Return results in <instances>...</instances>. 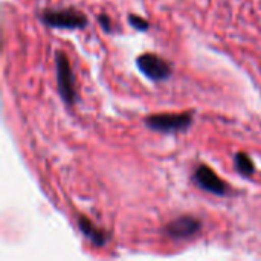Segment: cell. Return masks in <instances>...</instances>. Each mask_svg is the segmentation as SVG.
Returning <instances> with one entry per match:
<instances>
[{"mask_svg":"<svg viewBox=\"0 0 261 261\" xmlns=\"http://www.w3.org/2000/svg\"><path fill=\"white\" fill-rule=\"evenodd\" d=\"M194 182L205 191L216 194V196H226L229 194V185L217 176L214 170L206 165H199L194 173Z\"/></svg>","mask_w":261,"mask_h":261,"instance_id":"5","label":"cell"},{"mask_svg":"<svg viewBox=\"0 0 261 261\" xmlns=\"http://www.w3.org/2000/svg\"><path fill=\"white\" fill-rule=\"evenodd\" d=\"M40 20L49 28L58 29H83L87 26V17L73 9H46L40 14Z\"/></svg>","mask_w":261,"mask_h":261,"instance_id":"3","label":"cell"},{"mask_svg":"<svg viewBox=\"0 0 261 261\" xmlns=\"http://www.w3.org/2000/svg\"><path fill=\"white\" fill-rule=\"evenodd\" d=\"M78 228H80V231L83 232V236H84L87 240H90L95 246L102 248V246L107 245V242H109V234L104 232L102 229L96 228L86 216H80V217H78Z\"/></svg>","mask_w":261,"mask_h":261,"instance_id":"7","label":"cell"},{"mask_svg":"<svg viewBox=\"0 0 261 261\" xmlns=\"http://www.w3.org/2000/svg\"><path fill=\"white\" fill-rule=\"evenodd\" d=\"M234 165H236V170L245 177H249L255 173V165L252 159L249 158V154H246L245 151H240L234 156Z\"/></svg>","mask_w":261,"mask_h":261,"instance_id":"8","label":"cell"},{"mask_svg":"<svg viewBox=\"0 0 261 261\" xmlns=\"http://www.w3.org/2000/svg\"><path fill=\"white\" fill-rule=\"evenodd\" d=\"M138 69L151 81H165L171 75V64L154 54H142L136 58Z\"/></svg>","mask_w":261,"mask_h":261,"instance_id":"4","label":"cell"},{"mask_svg":"<svg viewBox=\"0 0 261 261\" xmlns=\"http://www.w3.org/2000/svg\"><path fill=\"white\" fill-rule=\"evenodd\" d=\"M194 116L191 112L185 113H156L148 116L144 122L147 128L159 133H177L191 127Z\"/></svg>","mask_w":261,"mask_h":261,"instance_id":"1","label":"cell"},{"mask_svg":"<svg viewBox=\"0 0 261 261\" xmlns=\"http://www.w3.org/2000/svg\"><path fill=\"white\" fill-rule=\"evenodd\" d=\"M128 23H130L132 28H135L136 31H141V32H145L150 28V23L147 20H144L142 17L135 15V14H130L128 15Z\"/></svg>","mask_w":261,"mask_h":261,"instance_id":"9","label":"cell"},{"mask_svg":"<svg viewBox=\"0 0 261 261\" xmlns=\"http://www.w3.org/2000/svg\"><path fill=\"white\" fill-rule=\"evenodd\" d=\"M55 66H57V86L61 99L67 106H73L78 101V92L75 87V75L70 67L69 58L64 52H57L55 55Z\"/></svg>","mask_w":261,"mask_h":261,"instance_id":"2","label":"cell"},{"mask_svg":"<svg viewBox=\"0 0 261 261\" xmlns=\"http://www.w3.org/2000/svg\"><path fill=\"white\" fill-rule=\"evenodd\" d=\"M202 229V222L193 216H180L174 220H171L164 232L167 237L173 240H184V239H191L194 237L199 231Z\"/></svg>","mask_w":261,"mask_h":261,"instance_id":"6","label":"cell"},{"mask_svg":"<svg viewBox=\"0 0 261 261\" xmlns=\"http://www.w3.org/2000/svg\"><path fill=\"white\" fill-rule=\"evenodd\" d=\"M98 23L101 24V28H102L106 32H112V31H113V29H112V20H110L109 15L101 14V15L98 17Z\"/></svg>","mask_w":261,"mask_h":261,"instance_id":"10","label":"cell"}]
</instances>
